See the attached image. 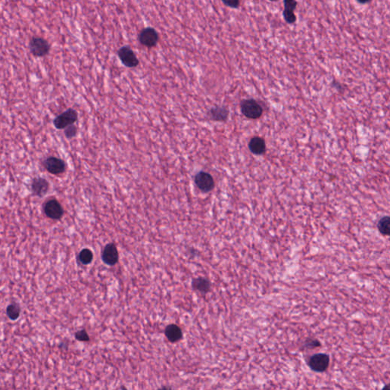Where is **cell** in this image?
Here are the masks:
<instances>
[{
	"label": "cell",
	"mask_w": 390,
	"mask_h": 390,
	"mask_svg": "<svg viewBox=\"0 0 390 390\" xmlns=\"http://www.w3.org/2000/svg\"><path fill=\"white\" fill-rule=\"evenodd\" d=\"M20 313H21V308L18 304H10L6 309V314L11 320L15 321L18 319L20 316Z\"/></svg>",
	"instance_id": "obj_16"
},
{
	"label": "cell",
	"mask_w": 390,
	"mask_h": 390,
	"mask_svg": "<svg viewBox=\"0 0 390 390\" xmlns=\"http://www.w3.org/2000/svg\"><path fill=\"white\" fill-rule=\"evenodd\" d=\"M223 3L228 7L233 8V9L238 8L240 4L238 1H223Z\"/></svg>",
	"instance_id": "obj_24"
},
{
	"label": "cell",
	"mask_w": 390,
	"mask_h": 390,
	"mask_svg": "<svg viewBox=\"0 0 390 390\" xmlns=\"http://www.w3.org/2000/svg\"><path fill=\"white\" fill-rule=\"evenodd\" d=\"M138 40L142 45L152 48L157 45L159 41L158 32L154 27H147L142 29L138 35Z\"/></svg>",
	"instance_id": "obj_6"
},
{
	"label": "cell",
	"mask_w": 390,
	"mask_h": 390,
	"mask_svg": "<svg viewBox=\"0 0 390 390\" xmlns=\"http://www.w3.org/2000/svg\"><path fill=\"white\" fill-rule=\"evenodd\" d=\"M229 111L225 107L216 106L208 111L207 116L214 122H226L229 117Z\"/></svg>",
	"instance_id": "obj_11"
},
{
	"label": "cell",
	"mask_w": 390,
	"mask_h": 390,
	"mask_svg": "<svg viewBox=\"0 0 390 390\" xmlns=\"http://www.w3.org/2000/svg\"><path fill=\"white\" fill-rule=\"evenodd\" d=\"M46 216L52 220H59L64 215V209L56 199H51L46 202L44 206Z\"/></svg>",
	"instance_id": "obj_8"
},
{
	"label": "cell",
	"mask_w": 390,
	"mask_h": 390,
	"mask_svg": "<svg viewBox=\"0 0 390 390\" xmlns=\"http://www.w3.org/2000/svg\"><path fill=\"white\" fill-rule=\"evenodd\" d=\"M122 390H128V389L125 386H122Z\"/></svg>",
	"instance_id": "obj_27"
},
{
	"label": "cell",
	"mask_w": 390,
	"mask_h": 390,
	"mask_svg": "<svg viewBox=\"0 0 390 390\" xmlns=\"http://www.w3.org/2000/svg\"><path fill=\"white\" fill-rule=\"evenodd\" d=\"M29 49L34 56L42 57L50 52V45L44 38L35 36L30 40Z\"/></svg>",
	"instance_id": "obj_2"
},
{
	"label": "cell",
	"mask_w": 390,
	"mask_h": 390,
	"mask_svg": "<svg viewBox=\"0 0 390 390\" xmlns=\"http://www.w3.org/2000/svg\"><path fill=\"white\" fill-rule=\"evenodd\" d=\"M330 357L328 354L319 353L310 357L308 365L312 371L317 373H323L329 367Z\"/></svg>",
	"instance_id": "obj_4"
},
{
	"label": "cell",
	"mask_w": 390,
	"mask_h": 390,
	"mask_svg": "<svg viewBox=\"0 0 390 390\" xmlns=\"http://www.w3.org/2000/svg\"><path fill=\"white\" fill-rule=\"evenodd\" d=\"M320 342L318 339H308L304 342V347L307 349H314L321 346Z\"/></svg>",
	"instance_id": "obj_20"
},
{
	"label": "cell",
	"mask_w": 390,
	"mask_h": 390,
	"mask_svg": "<svg viewBox=\"0 0 390 390\" xmlns=\"http://www.w3.org/2000/svg\"><path fill=\"white\" fill-rule=\"evenodd\" d=\"M157 390H174V389H172V388L171 387V386H163V387L160 388V389H158Z\"/></svg>",
	"instance_id": "obj_25"
},
{
	"label": "cell",
	"mask_w": 390,
	"mask_h": 390,
	"mask_svg": "<svg viewBox=\"0 0 390 390\" xmlns=\"http://www.w3.org/2000/svg\"><path fill=\"white\" fill-rule=\"evenodd\" d=\"M93 254L91 250L88 249H84L79 252L78 259L80 261L81 264H90L93 261Z\"/></svg>",
	"instance_id": "obj_18"
},
{
	"label": "cell",
	"mask_w": 390,
	"mask_h": 390,
	"mask_svg": "<svg viewBox=\"0 0 390 390\" xmlns=\"http://www.w3.org/2000/svg\"><path fill=\"white\" fill-rule=\"evenodd\" d=\"M78 120V113L73 108H68L53 120V125L57 130H65L73 125Z\"/></svg>",
	"instance_id": "obj_1"
},
{
	"label": "cell",
	"mask_w": 390,
	"mask_h": 390,
	"mask_svg": "<svg viewBox=\"0 0 390 390\" xmlns=\"http://www.w3.org/2000/svg\"><path fill=\"white\" fill-rule=\"evenodd\" d=\"M284 7L287 10L294 11L296 9V6H297V3L293 0H286L284 2Z\"/></svg>",
	"instance_id": "obj_23"
},
{
	"label": "cell",
	"mask_w": 390,
	"mask_h": 390,
	"mask_svg": "<svg viewBox=\"0 0 390 390\" xmlns=\"http://www.w3.org/2000/svg\"><path fill=\"white\" fill-rule=\"evenodd\" d=\"M249 148L252 154L255 155H262L266 151L265 142L261 137H253L249 142Z\"/></svg>",
	"instance_id": "obj_14"
},
{
	"label": "cell",
	"mask_w": 390,
	"mask_h": 390,
	"mask_svg": "<svg viewBox=\"0 0 390 390\" xmlns=\"http://www.w3.org/2000/svg\"><path fill=\"white\" fill-rule=\"evenodd\" d=\"M43 165H44V167L45 168L46 170L52 175H56L64 173L66 171V168H67L64 160L55 157H47L44 160Z\"/></svg>",
	"instance_id": "obj_7"
},
{
	"label": "cell",
	"mask_w": 390,
	"mask_h": 390,
	"mask_svg": "<svg viewBox=\"0 0 390 390\" xmlns=\"http://www.w3.org/2000/svg\"><path fill=\"white\" fill-rule=\"evenodd\" d=\"M283 15H284V19L289 24H293L296 21V17L293 11L287 10V9H284V12H283Z\"/></svg>",
	"instance_id": "obj_22"
},
{
	"label": "cell",
	"mask_w": 390,
	"mask_h": 390,
	"mask_svg": "<svg viewBox=\"0 0 390 390\" xmlns=\"http://www.w3.org/2000/svg\"><path fill=\"white\" fill-rule=\"evenodd\" d=\"M194 287L196 290H199V291L202 292V293H206V292L209 291V288H211V284H209V281L205 278H197L193 282Z\"/></svg>",
	"instance_id": "obj_17"
},
{
	"label": "cell",
	"mask_w": 390,
	"mask_h": 390,
	"mask_svg": "<svg viewBox=\"0 0 390 390\" xmlns=\"http://www.w3.org/2000/svg\"><path fill=\"white\" fill-rule=\"evenodd\" d=\"M241 111L243 115L249 119H258L263 114L260 104L254 99H246L241 104Z\"/></svg>",
	"instance_id": "obj_3"
},
{
	"label": "cell",
	"mask_w": 390,
	"mask_h": 390,
	"mask_svg": "<svg viewBox=\"0 0 390 390\" xmlns=\"http://www.w3.org/2000/svg\"><path fill=\"white\" fill-rule=\"evenodd\" d=\"M117 56L124 66L128 68H134L140 64L138 58L132 49L128 46L121 47L117 51Z\"/></svg>",
	"instance_id": "obj_5"
},
{
	"label": "cell",
	"mask_w": 390,
	"mask_h": 390,
	"mask_svg": "<svg viewBox=\"0 0 390 390\" xmlns=\"http://www.w3.org/2000/svg\"><path fill=\"white\" fill-rule=\"evenodd\" d=\"M165 336L169 342L176 343L182 340L183 337V331L181 328L175 324L168 325L165 329Z\"/></svg>",
	"instance_id": "obj_12"
},
{
	"label": "cell",
	"mask_w": 390,
	"mask_h": 390,
	"mask_svg": "<svg viewBox=\"0 0 390 390\" xmlns=\"http://www.w3.org/2000/svg\"><path fill=\"white\" fill-rule=\"evenodd\" d=\"M49 189V183L45 178H36L32 184V190L34 195L43 197L47 194Z\"/></svg>",
	"instance_id": "obj_13"
},
{
	"label": "cell",
	"mask_w": 390,
	"mask_h": 390,
	"mask_svg": "<svg viewBox=\"0 0 390 390\" xmlns=\"http://www.w3.org/2000/svg\"><path fill=\"white\" fill-rule=\"evenodd\" d=\"M382 390H390V383H389V384L385 385Z\"/></svg>",
	"instance_id": "obj_26"
},
{
	"label": "cell",
	"mask_w": 390,
	"mask_h": 390,
	"mask_svg": "<svg viewBox=\"0 0 390 390\" xmlns=\"http://www.w3.org/2000/svg\"><path fill=\"white\" fill-rule=\"evenodd\" d=\"M377 228L380 233L386 236H390V217H383L380 219L377 224Z\"/></svg>",
	"instance_id": "obj_15"
},
{
	"label": "cell",
	"mask_w": 390,
	"mask_h": 390,
	"mask_svg": "<svg viewBox=\"0 0 390 390\" xmlns=\"http://www.w3.org/2000/svg\"><path fill=\"white\" fill-rule=\"evenodd\" d=\"M78 130L76 126L74 125H70L68 128H66L64 130V135H65L66 138L71 140V139L74 138L77 135Z\"/></svg>",
	"instance_id": "obj_19"
},
{
	"label": "cell",
	"mask_w": 390,
	"mask_h": 390,
	"mask_svg": "<svg viewBox=\"0 0 390 390\" xmlns=\"http://www.w3.org/2000/svg\"><path fill=\"white\" fill-rule=\"evenodd\" d=\"M119 255L117 247L114 243L106 245L102 251V259L108 265L113 266L118 261Z\"/></svg>",
	"instance_id": "obj_9"
},
{
	"label": "cell",
	"mask_w": 390,
	"mask_h": 390,
	"mask_svg": "<svg viewBox=\"0 0 390 390\" xmlns=\"http://www.w3.org/2000/svg\"><path fill=\"white\" fill-rule=\"evenodd\" d=\"M75 339L79 342H89L90 338L86 330L82 329L75 333Z\"/></svg>",
	"instance_id": "obj_21"
},
{
	"label": "cell",
	"mask_w": 390,
	"mask_h": 390,
	"mask_svg": "<svg viewBox=\"0 0 390 390\" xmlns=\"http://www.w3.org/2000/svg\"><path fill=\"white\" fill-rule=\"evenodd\" d=\"M195 181L197 187L203 192H209L214 186V178L206 172H200L197 173Z\"/></svg>",
	"instance_id": "obj_10"
}]
</instances>
